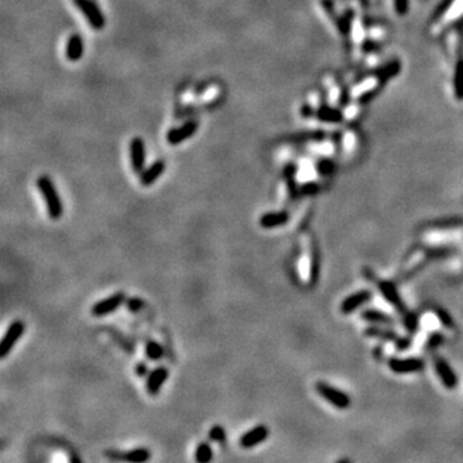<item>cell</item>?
I'll return each mask as SVG.
<instances>
[{
  "label": "cell",
  "instance_id": "cell-12",
  "mask_svg": "<svg viewBox=\"0 0 463 463\" xmlns=\"http://www.w3.org/2000/svg\"><path fill=\"white\" fill-rule=\"evenodd\" d=\"M435 370L439 376L440 381L446 388H456L458 385V377L452 370V367L448 364V362L442 358H436L435 360Z\"/></svg>",
  "mask_w": 463,
  "mask_h": 463
},
{
  "label": "cell",
  "instance_id": "cell-38",
  "mask_svg": "<svg viewBox=\"0 0 463 463\" xmlns=\"http://www.w3.org/2000/svg\"><path fill=\"white\" fill-rule=\"evenodd\" d=\"M301 114L304 116V118H312L316 114V111H314L309 104H304L301 107Z\"/></svg>",
  "mask_w": 463,
  "mask_h": 463
},
{
  "label": "cell",
  "instance_id": "cell-5",
  "mask_svg": "<svg viewBox=\"0 0 463 463\" xmlns=\"http://www.w3.org/2000/svg\"><path fill=\"white\" fill-rule=\"evenodd\" d=\"M78 10L85 16L89 24L96 30H102L106 26V17L96 3L92 0H72Z\"/></svg>",
  "mask_w": 463,
  "mask_h": 463
},
{
  "label": "cell",
  "instance_id": "cell-32",
  "mask_svg": "<svg viewBox=\"0 0 463 463\" xmlns=\"http://www.w3.org/2000/svg\"><path fill=\"white\" fill-rule=\"evenodd\" d=\"M435 313H436V316H438V318H439L440 322H442V324L445 326V327H448V328L454 327L453 319L450 318V316H449V314L446 313L445 310H442V309H440V308H438V309L435 310Z\"/></svg>",
  "mask_w": 463,
  "mask_h": 463
},
{
  "label": "cell",
  "instance_id": "cell-20",
  "mask_svg": "<svg viewBox=\"0 0 463 463\" xmlns=\"http://www.w3.org/2000/svg\"><path fill=\"white\" fill-rule=\"evenodd\" d=\"M296 166L294 164H288V165L284 168L283 170V175H284V179H286L287 183V188H288V192L291 194L292 198H296L298 194H300V188L296 184Z\"/></svg>",
  "mask_w": 463,
  "mask_h": 463
},
{
  "label": "cell",
  "instance_id": "cell-8",
  "mask_svg": "<svg viewBox=\"0 0 463 463\" xmlns=\"http://www.w3.org/2000/svg\"><path fill=\"white\" fill-rule=\"evenodd\" d=\"M197 130H198V121H186L182 126L172 128V129L168 130V136H166V140H168V144L172 146L180 144L184 140H188L190 138H192Z\"/></svg>",
  "mask_w": 463,
  "mask_h": 463
},
{
  "label": "cell",
  "instance_id": "cell-34",
  "mask_svg": "<svg viewBox=\"0 0 463 463\" xmlns=\"http://www.w3.org/2000/svg\"><path fill=\"white\" fill-rule=\"evenodd\" d=\"M394 6L396 14L404 16L408 13L409 2L408 0H394Z\"/></svg>",
  "mask_w": 463,
  "mask_h": 463
},
{
  "label": "cell",
  "instance_id": "cell-17",
  "mask_svg": "<svg viewBox=\"0 0 463 463\" xmlns=\"http://www.w3.org/2000/svg\"><path fill=\"white\" fill-rule=\"evenodd\" d=\"M362 318H363L366 322L374 323V324H382V326L395 324V320L392 316H388L386 313H382V312H380V310H374V309L364 310L363 313H362Z\"/></svg>",
  "mask_w": 463,
  "mask_h": 463
},
{
  "label": "cell",
  "instance_id": "cell-26",
  "mask_svg": "<svg viewBox=\"0 0 463 463\" xmlns=\"http://www.w3.org/2000/svg\"><path fill=\"white\" fill-rule=\"evenodd\" d=\"M208 439L215 442H224L226 439V432L222 424H214L208 430Z\"/></svg>",
  "mask_w": 463,
  "mask_h": 463
},
{
  "label": "cell",
  "instance_id": "cell-37",
  "mask_svg": "<svg viewBox=\"0 0 463 463\" xmlns=\"http://www.w3.org/2000/svg\"><path fill=\"white\" fill-rule=\"evenodd\" d=\"M442 340H444V337H442V334H434L432 336H430V338H428V346H430V348H435V346L440 345V344L442 342Z\"/></svg>",
  "mask_w": 463,
  "mask_h": 463
},
{
  "label": "cell",
  "instance_id": "cell-9",
  "mask_svg": "<svg viewBox=\"0 0 463 463\" xmlns=\"http://www.w3.org/2000/svg\"><path fill=\"white\" fill-rule=\"evenodd\" d=\"M168 368L165 366H158V367L154 368L150 370L147 376V381H146V390H147L148 395L150 396H157L160 394V391L165 385V382L168 378Z\"/></svg>",
  "mask_w": 463,
  "mask_h": 463
},
{
  "label": "cell",
  "instance_id": "cell-28",
  "mask_svg": "<svg viewBox=\"0 0 463 463\" xmlns=\"http://www.w3.org/2000/svg\"><path fill=\"white\" fill-rule=\"evenodd\" d=\"M337 28L342 35H348L350 32V24H352V17L350 14H345L338 17L336 21Z\"/></svg>",
  "mask_w": 463,
  "mask_h": 463
},
{
  "label": "cell",
  "instance_id": "cell-19",
  "mask_svg": "<svg viewBox=\"0 0 463 463\" xmlns=\"http://www.w3.org/2000/svg\"><path fill=\"white\" fill-rule=\"evenodd\" d=\"M150 458V450L144 446H139V448L130 449V450L122 452L121 454V460L130 463H142L147 462Z\"/></svg>",
  "mask_w": 463,
  "mask_h": 463
},
{
  "label": "cell",
  "instance_id": "cell-25",
  "mask_svg": "<svg viewBox=\"0 0 463 463\" xmlns=\"http://www.w3.org/2000/svg\"><path fill=\"white\" fill-rule=\"evenodd\" d=\"M164 350L162 345L157 341H148L146 344V355L150 360H160L164 356Z\"/></svg>",
  "mask_w": 463,
  "mask_h": 463
},
{
  "label": "cell",
  "instance_id": "cell-18",
  "mask_svg": "<svg viewBox=\"0 0 463 463\" xmlns=\"http://www.w3.org/2000/svg\"><path fill=\"white\" fill-rule=\"evenodd\" d=\"M316 116L323 122H330V124H337L341 122L344 118L342 112L340 110L330 107V106L323 104L322 107H319L316 111Z\"/></svg>",
  "mask_w": 463,
  "mask_h": 463
},
{
  "label": "cell",
  "instance_id": "cell-30",
  "mask_svg": "<svg viewBox=\"0 0 463 463\" xmlns=\"http://www.w3.org/2000/svg\"><path fill=\"white\" fill-rule=\"evenodd\" d=\"M319 192V184L316 182L305 183L300 186V194L302 196H314Z\"/></svg>",
  "mask_w": 463,
  "mask_h": 463
},
{
  "label": "cell",
  "instance_id": "cell-1",
  "mask_svg": "<svg viewBox=\"0 0 463 463\" xmlns=\"http://www.w3.org/2000/svg\"><path fill=\"white\" fill-rule=\"evenodd\" d=\"M38 190L46 202V212L50 220H60L64 215V202L60 200L54 183L48 175H40L36 180Z\"/></svg>",
  "mask_w": 463,
  "mask_h": 463
},
{
  "label": "cell",
  "instance_id": "cell-7",
  "mask_svg": "<svg viewBox=\"0 0 463 463\" xmlns=\"http://www.w3.org/2000/svg\"><path fill=\"white\" fill-rule=\"evenodd\" d=\"M388 368L398 374H408V373L421 372L424 368V360L420 358H391L388 362Z\"/></svg>",
  "mask_w": 463,
  "mask_h": 463
},
{
  "label": "cell",
  "instance_id": "cell-36",
  "mask_svg": "<svg viewBox=\"0 0 463 463\" xmlns=\"http://www.w3.org/2000/svg\"><path fill=\"white\" fill-rule=\"evenodd\" d=\"M395 345L399 350H406V348L410 346V338L408 337H399L396 341H395Z\"/></svg>",
  "mask_w": 463,
  "mask_h": 463
},
{
  "label": "cell",
  "instance_id": "cell-6",
  "mask_svg": "<svg viewBox=\"0 0 463 463\" xmlns=\"http://www.w3.org/2000/svg\"><path fill=\"white\" fill-rule=\"evenodd\" d=\"M129 157L132 172L140 174L146 166V144L140 136H134L130 140Z\"/></svg>",
  "mask_w": 463,
  "mask_h": 463
},
{
  "label": "cell",
  "instance_id": "cell-23",
  "mask_svg": "<svg viewBox=\"0 0 463 463\" xmlns=\"http://www.w3.org/2000/svg\"><path fill=\"white\" fill-rule=\"evenodd\" d=\"M366 336L370 337H380L382 340L385 341H396L399 338L396 334L394 331H391V330H386V328H378V327H368L366 331H364Z\"/></svg>",
  "mask_w": 463,
  "mask_h": 463
},
{
  "label": "cell",
  "instance_id": "cell-11",
  "mask_svg": "<svg viewBox=\"0 0 463 463\" xmlns=\"http://www.w3.org/2000/svg\"><path fill=\"white\" fill-rule=\"evenodd\" d=\"M372 298V292L368 290H362V291L355 292L352 295L348 296L344 298V301L340 305V310L342 314H352L354 313L355 310L358 308L363 306L364 304H367L368 301Z\"/></svg>",
  "mask_w": 463,
  "mask_h": 463
},
{
  "label": "cell",
  "instance_id": "cell-39",
  "mask_svg": "<svg viewBox=\"0 0 463 463\" xmlns=\"http://www.w3.org/2000/svg\"><path fill=\"white\" fill-rule=\"evenodd\" d=\"M377 92H378V89H373V90H370V92H367V93H366V94H363V96H362L360 98H359V102H363V103L368 102V100H372L373 96H376V94H377Z\"/></svg>",
  "mask_w": 463,
  "mask_h": 463
},
{
  "label": "cell",
  "instance_id": "cell-27",
  "mask_svg": "<svg viewBox=\"0 0 463 463\" xmlns=\"http://www.w3.org/2000/svg\"><path fill=\"white\" fill-rule=\"evenodd\" d=\"M334 162L331 161V160L323 158L320 160L318 164H316V172H319L323 176H328V175H332V172H334Z\"/></svg>",
  "mask_w": 463,
  "mask_h": 463
},
{
  "label": "cell",
  "instance_id": "cell-16",
  "mask_svg": "<svg viewBox=\"0 0 463 463\" xmlns=\"http://www.w3.org/2000/svg\"><path fill=\"white\" fill-rule=\"evenodd\" d=\"M84 54V40L78 34H72L67 40L66 57L71 62H78Z\"/></svg>",
  "mask_w": 463,
  "mask_h": 463
},
{
  "label": "cell",
  "instance_id": "cell-29",
  "mask_svg": "<svg viewBox=\"0 0 463 463\" xmlns=\"http://www.w3.org/2000/svg\"><path fill=\"white\" fill-rule=\"evenodd\" d=\"M125 305H126V309L129 310L130 313H138V312L142 310V308L144 306V301L142 300L140 298H126Z\"/></svg>",
  "mask_w": 463,
  "mask_h": 463
},
{
  "label": "cell",
  "instance_id": "cell-21",
  "mask_svg": "<svg viewBox=\"0 0 463 463\" xmlns=\"http://www.w3.org/2000/svg\"><path fill=\"white\" fill-rule=\"evenodd\" d=\"M454 96L460 100H463V58L460 57L454 67V78H453Z\"/></svg>",
  "mask_w": 463,
  "mask_h": 463
},
{
  "label": "cell",
  "instance_id": "cell-4",
  "mask_svg": "<svg viewBox=\"0 0 463 463\" xmlns=\"http://www.w3.org/2000/svg\"><path fill=\"white\" fill-rule=\"evenodd\" d=\"M316 390L323 399H326L331 406H336L338 409H346L350 406V398L342 392L338 388H334V386L328 385L326 382H316Z\"/></svg>",
  "mask_w": 463,
  "mask_h": 463
},
{
  "label": "cell",
  "instance_id": "cell-31",
  "mask_svg": "<svg viewBox=\"0 0 463 463\" xmlns=\"http://www.w3.org/2000/svg\"><path fill=\"white\" fill-rule=\"evenodd\" d=\"M453 2H454V0H442V3H440L439 6H438V8H436L435 12H434L431 20H434V21H435V20L440 18V17H442V16L449 10V6H452V3H453Z\"/></svg>",
  "mask_w": 463,
  "mask_h": 463
},
{
  "label": "cell",
  "instance_id": "cell-24",
  "mask_svg": "<svg viewBox=\"0 0 463 463\" xmlns=\"http://www.w3.org/2000/svg\"><path fill=\"white\" fill-rule=\"evenodd\" d=\"M214 457L212 448L208 442H200L194 450V460L198 463H208Z\"/></svg>",
  "mask_w": 463,
  "mask_h": 463
},
{
  "label": "cell",
  "instance_id": "cell-14",
  "mask_svg": "<svg viewBox=\"0 0 463 463\" xmlns=\"http://www.w3.org/2000/svg\"><path fill=\"white\" fill-rule=\"evenodd\" d=\"M378 287L380 291H381V294L384 295V298H386L388 302H390L391 305H394L399 313H406V305H404L402 298H400L399 292H398L394 283L388 282V280H382V282H380Z\"/></svg>",
  "mask_w": 463,
  "mask_h": 463
},
{
  "label": "cell",
  "instance_id": "cell-10",
  "mask_svg": "<svg viewBox=\"0 0 463 463\" xmlns=\"http://www.w3.org/2000/svg\"><path fill=\"white\" fill-rule=\"evenodd\" d=\"M269 438V428L265 424H258L252 427L240 438V445L244 449H251L254 446H258L262 442Z\"/></svg>",
  "mask_w": 463,
  "mask_h": 463
},
{
  "label": "cell",
  "instance_id": "cell-15",
  "mask_svg": "<svg viewBox=\"0 0 463 463\" xmlns=\"http://www.w3.org/2000/svg\"><path fill=\"white\" fill-rule=\"evenodd\" d=\"M290 220V214L287 211H270L262 214L259 219V224L264 229H274L287 224Z\"/></svg>",
  "mask_w": 463,
  "mask_h": 463
},
{
  "label": "cell",
  "instance_id": "cell-22",
  "mask_svg": "<svg viewBox=\"0 0 463 463\" xmlns=\"http://www.w3.org/2000/svg\"><path fill=\"white\" fill-rule=\"evenodd\" d=\"M400 68H402V66H400L399 60H392V62H390V64H388L386 66L382 67V68H380V71L376 74V75H377V78H378L380 82L385 84L388 80L395 78V76L399 74Z\"/></svg>",
  "mask_w": 463,
  "mask_h": 463
},
{
  "label": "cell",
  "instance_id": "cell-33",
  "mask_svg": "<svg viewBox=\"0 0 463 463\" xmlns=\"http://www.w3.org/2000/svg\"><path fill=\"white\" fill-rule=\"evenodd\" d=\"M404 324H406V330H408L409 332L414 334V332L417 331V327H418V319H417V316H416V314L409 313L408 316H406V319H404Z\"/></svg>",
  "mask_w": 463,
  "mask_h": 463
},
{
  "label": "cell",
  "instance_id": "cell-13",
  "mask_svg": "<svg viewBox=\"0 0 463 463\" xmlns=\"http://www.w3.org/2000/svg\"><path fill=\"white\" fill-rule=\"evenodd\" d=\"M166 170V164L162 160H157L154 162L150 164L148 168H146L143 172L139 174V183L143 186H150L154 183H156L160 179V176L164 174Z\"/></svg>",
  "mask_w": 463,
  "mask_h": 463
},
{
  "label": "cell",
  "instance_id": "cell-35",
  "mask_svg": "<svg viewBox=\"0 0 463 463\" xmlns=\"http://www.w3.org/2000/svg\"><path fill=\"white\" fill-rule=\"evenodd\" d=\"M136 373L138 377H147L148 373H150V370H148L147 364L140 362L136 366Z\"/></svg>",
  "mask_w": 463,
  "mask_h": 463
},
{
  "label": "cell",
  "instance_id": "cell-2",
  "mask_svg": "<svg viewBox=\"0 0 463 463\" xmlns=\"http://www.w3.org/2000/svg\"><path fill=\"white\" fill-rule=\"evenodd\" d=\"M24 330H26V326L21 319H16L8 326L3 338L0 341V359L6 358L12 352L16 344L24 336Z\"/></svg>",
  "mask_w": 463,
  "mask_h": 463
},
{
  "label": "cell",
  "instance_id": "cell-3",
  "mask_svg": "<svg viewBox=\"0 0 463 463\" xmlns=\"http://www.w3.org/2000/svg\"><path fill=\"white\" fill-rule=\"evenodd\" d=\"M125 301H126L125 292H114L112 295L107 296V298L96 301V304H93V306H92L90 309V313L92 316H96V318L110 316V314L118 312V308L125 304Z\"/></svg>",
  "mask_w": 463,
  "mask_h": 463
}]
</instances>
